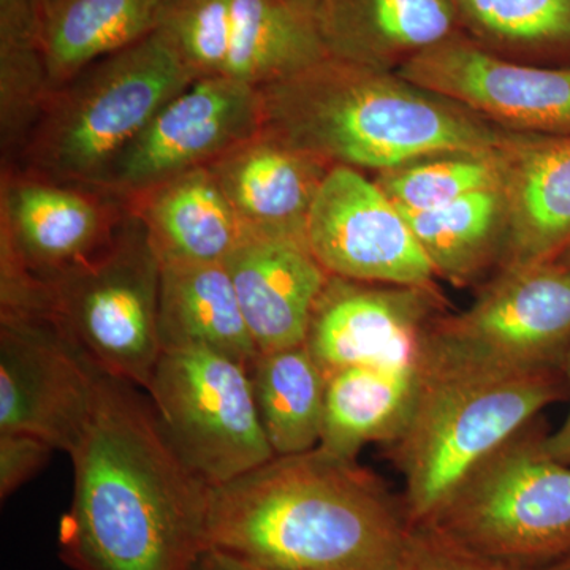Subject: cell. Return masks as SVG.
<instances>
[{"label":"cell","instance_id":"cell-1","mask_svg":"<svg viewBox=\"0 0 570 570\" xmlns=\"http://www.w3.org/2000/svg\"><path fill=\"white\" fill-rule=\"evenodd\" d=\"M73 463L59 557L73 570H194L209 485L176 455L151 401L102 376Z\"/></svg>","mask_w":570,"mask_h":570},{"label":"cell","instance_id":"cell-2","mask_svg":"<svg viewBox=\"0 0 570 570\" xmlns=\"http://www.w3.org/2000/svg\"><path fill=\"white\" fill-rule=\"evenodd\" d=\"M409 528L374 472L316 448L209 487L205 540L264 570H395Z\"/></svg>","mask_w":570,"mask_h":570},{"label":"cell","instance_id":"cell-3","mask_svg":"<svg viewBox=\"0 0 570 570\" xmlns=\"http://www.w3.org/2000/svg\"><path fill=\"white\" fill-rule=\"evenodd\" d=\"M261 92L265 130L360 171L379 174L433 154L499 153L512 134L397 71L333 58Z\"/></svg>","mask_w":570,"mask_h":570},{"label":"cell","instance_id":"cell-4","mask_svg":"<svg viewBox=\"0 0 570 570\" xmlns=\"http://www.w3.org/2000/svg\"><path fill=\"white\" fill-rule=\"evenodd\" d=\"M420 367L417 404L404 433L387 445L406 485L411 527L433 519L483 460L569 397L561 367Z\"/></svg>","mask_w":570,"mask_h":570},{"label":"cell","instance_id":"cell-5","mask_svg":"<svg viewBox=\"0 0 570 570\" xmlns=\"http://www.w3.org/2000/svg\"><path fill=\"white\" fill-rule=\"evenodd\" d=\"M195 80L157 29L55 89L14 168L100 189L124 149Z\"/></svg>","mask_w":570,"mask_h":570},{"label":"cell","instance_id":"cell-6","mask_svg":"<svg viewBox=\"0 0 570 570\" xmlns=\"http://www.w3.org/2000/svg\"><path fill=\"white\" fill-rule=\"evenodd\" d=\"M549 433L542 415L532 420L456 487L426 527L510 570L570 553V466L550 455Z\"/></svg>","mask_w":570,"mask_h":570},{"label":"cell","instance_id":"cell-7","mask_svg":"<svg viewBox=\"0 0 570 570\" xmlns=\"http://www.w3.org/2000/svg\"><path fill=\"white\" fill-rule=\"evenodd\" d=\"M160 276L148 228L129 206L99 253L45 281L48 316L100 373L146 392L163 352Z\"/></svg>","mask_w":570,"mask_h":570},{"label":"cell","instance_id":"cell-8","mask_svg":"<svg viewBox=\"0 0 570 570\" xmlns=\"http://www.w3.org/2000/svg\"><path fill=\"white\" fill-rule=\"evenodd\" d=\"M146 392L176 455L209 487L275 459L245 363L212 348H167Z\"/></svg>","mask_w":570,"mask_h":570},{"label":"cell","instance_id":"cell-9","mask_svg":"<svg viewBox=\"0 0 570 570\" xmlns=\"http://www.w3.org/2000/svg\"><path fill=\"white\" fill-rule=\"evenodd\" d=\"M570 346V268L557 262L502 266L472 305L428 328V366L561 367Z\"/></svg>","mask_w":570,"mask_h":570},{"label":"cell","instance_id":"cell-10","mask_svg":"<svg viewBox=\"0 0 570 570\" xmlns=\"http://www.w3.org/2000/svg\"><path fill=\"white\" fill-rule=\"evenodd\" d=\"M104 374L48 314H0V433L80 445Z\"/></svg>","mask_w":570,"mask_h":570},{"label":"cell","instance_id":"cell-11","mask_svg":"<svg viewBox=\"0 0 570 570\" xmlns=\"http://www.w3.org/2000/svg\"><path fill=\"white\" fill-rule=\"evenodd\" d=\"M264 129L261 88L198 78L154 116L118 157L100 189L122 198L208 167Z\"/></svg>","mask_w":570,"mask_h":570},{"label":"cell","instance_id":"cell-12","mask_svg":"<svg viewBox=\"0 0 570 570\" xmlns=\"http://www.w3.org/2000/svg\"><path fill=\"white\" fill-rule=\"evenodd\" d=\"M397 73L499 129L570 135V67L517 62L460 32Z\"/></svg>","mask_w":570,"mask_h":570},{"label":"cell","instance_id":"cell-13","mask_svg":"<svg viewBox=\"0 0 570 570\" xmlns=\"http://www.w3.org/2000/svg\"><path fill=\"white\" fill-rule=\"evenodd\" d=\"M311 253L330 276L434 287L438 276L400 208L374 179L335 165L306 223Z\"/></svg>","mask_w":570,"mask_h":570},{"label":"cell","instance_id":"cell-14","mask_svg":"<svg viewBox=\"0 0 570 570\" xmlns=\"http://www.w3.org/2000/svg\"><path fill=\"white\" fill-rule=\"evenodd\" d=\"M129 212L126 198L7 168L0 190V261L40 281L82 264Z\"/></svg>","mask_w":570,"mask_h":570},{"label":"cell","instance_id":"cell-15","mask_svg":"<svg viewBox=\"0 0 570 570\" xmlns=\"http://www.w3.org/2000/svg\"><path fill=\"white\" fill-rule=\"evenodd\" d=\"M448 302L434 287L330 276L307 328L306 347L325 377L344 367L417 358Z\"/></svg>","mask_w":570,"mask_h":570},{"label":"cell","instance_id":"cell-16","mask_svg":"<svg viewBox=\"0 0 570 570\" xmlns=\"http://www.w3.org/2000/svg\"><path fill=\"white\" fill-rule=\"evenodd\" d=\"M224 265L258 354L306 343L330 275L305 238L250 234Z\"/></svg>","mask_w":570,"mask_h":570},{"label":"cell","instance_id":"cell-17","mask_svg":"<svg viewBox=\"0 0 570 570\" xmlns=\"http://www.w3.org/2000/svg\"><path fill=\"white\" fill-rule=\"evenodd\" d=\"M335 165L262 129L208 165L249 234L306 239V223Z\"/></svg>","mask_w":570,"mask_h":570},{"label":"cell","instance_id":"cell-18","mask_svg":"<svg viewBox=\"0 0 570 570\" xmlns=\"http://www.w3.org/2000/svg\"><path fill=\"white\" fill-rule=\"evenodd\" d=\"M501 163L508 242L499 268L553 261L570 245V135L512 132Z\"/></svg>","mask_w":570,"mask_h":570},{"label":"cell","instance_id":"cell-19","mask_svg":"<svg viewBox=\"0 0 570 570\" xmlns=\"http://www.w3.org/2000/svg\"><path fill=\"white\" fill-rule=\"evenodd\" d=\"M328 58L397 71L463 32L453 0H313Z\"/></svg>","mask_w":570,"mask_h":570},{"label":"cell","instance_id":"cell-20","mask_svg":"<svg viewBox=\"0 0 570 570\" xmlns=\"http://www.w3.org/2000/svg\"><path fill=\"white\" fill-rule=\"evenodd\" d=\"M126 200L148 228L160 262L224 264L250 235L208 167L174 176Z\"/></svg>","mask_w":570,"mask_h":570},{"label":"cell","instance_id":"cell-21","mask_svg":"<svg viewBox=\"0 0 570 570\" xmlns=\"http://www.w3.org/2000/svg\"><path fill=\"white\" fill-rule=\"evenodd\" d=\"M419 356L344 367L326 377L318 449L340 459L356 460L367 444H393L406 430L417 404L422 387Z\"/></svg>","mask_w":570,"mask_h":570},{"label":"cell","instance_id":"cell-22","mask_svg":"<svg viewBox=\"0 0 570 570\" xmlns=\"http://www.w3.org/2000/svg\"><path fill=\"white\" fill-rule=\"evenodd\" d=\"M160 347H204L249 366L258 355L223 262H163Z\"/></svg>","mask_w":570,"mask_h":570},{"label":"cell","instance_id":"cell-23","mask_svg":"<svg viewBox=\"0 0 570 570\" xmlns=\"http://www.w3.org/2000/svg\"><path fill=\"white\" fill-rule=\"evenodd\" d=\"M174 0H47L41 45L52 89L156 32Z\"/></svg>","mask_w":570,"mask_h":570},{"label":"cell","instance_id":"cell-24","mask_svg":"<svg viewBox=\"0 0 570 570\" xmlns=\"http://www.w3.org/2000/svg\"><path fill=\"white\" fill-rule=\"evenodd\" d=\"M325 58L313 0H234L224 77L264 88Z\"/></svg>","mask_w":570,"mask_h":570},{"label":"cell","instance_id":"cell-25","mask_svg":"<svg viewBox=\"0 0 570 570\" xmlns=\"http://www.w3.org/2000/svg\"><path fill=\"white\" fill-rule=\"evenodd\" d=\"M401 213L438 279L466 287L501 266L508 242V202L501 186L426 212Z\"/></svg>","mask_w":570,"mask_h":570},{"label":"cell","instance_id":"cell-26","mask_svg":"<svg viewBox=\"0 0 570 570\" xmlns=\"http://www.w3.org/2000/svg\"><path fill=\"white\" fill-rule=\"evenodd\" d=\"M247 371L258 417L276 456L318 448L326 377L306 344L262 352Z\"/></svg>","mask_w":570,"mask_h":570},{"label":"cell","instance_id":"cell-27","mask_svg":"<svg viewBox=\"0 0 570 570\" xmlns=\"http://www.w3.org/2000/svg\"><path fill=\"white\" fill-rule=\"evenodd\" d=\"M55 92L36 0H0V149L17 167Z\"/></svg>","mask_w":570,"mask_h":570},{"label":"cell","instance_id":"cell-28","mask_svg":"<svg viewBox=\"0 0 570 570\" xmlns=\"http://www.w3.org/2000/svg\"><path fill=\"white\" fill-rule=\"evenodd\" d=\"M461 29L498 55L570 62V0H453Z\"/></svg>","mask_w":570,"mask_h":570},{"label":"cell","instance_id":"cell-29","mask_svg":"<svg viewBox=\"0 0 570 570\" xmlns=\"http://www.w3.org/2000/svg\"><path fill=\"white\" fill-rule=\"evenodd\" d=\"M502 149L493 154H433L379 171L373 179L401 212H426L502 186Z\"/></svg>","mask_w":570,"mask_h":570},{"label":"cell","instance_id":"cell-30","mask_svg":"<svg viewBox=\"0 0 570 570\" xmlns=\"http://www.w3.org/2000/svg\"><path fill=\"white\" fill-rule=\"evenodd\" d=\"M234 0H174L160 31L197 78L224 77L232 43Z\"/></svg>","mask_w":570,"mask_h":570},{"label":"cell","instance_id":"cell-31","mask_svg":"<svg viewBox=\"0 0 570 570\" xmlns=\"http://www.w3.org/2000/svg\"><path fill=\"white\" fill-rule=\"evenodd\" d=\"M395 570H510L472 553L434 528H409L403 553Z\"/></svg>","mask_w":570,"mask_h":570},{"label":"cell","instance_id":"cell-32","mask_svg":"<svg viewBox=\"0 0 570 570\" xmlns=\"http://www.w3.org/2000/svg\"><path fill=\"white\" fill-rule=\"evenodd\" d=\"M55 449L28 433H0V498L6 501L45 468Z\"/></svg>","mask_w":570,"mask_h":570},{"label":"cell","instance_id":"cell-33","mask_svg":"<svg viewBox=\"0 0 570 570\" xmlns=\"http://www.w3.org/2000/svg\"><path fill=\"white\" fill-rule=\"evenodd\" d=\"M562 374H564L566 384H568L569 404H570V346L566 352L564 360L561 365ZM547 450L554 460L561 461V463L570 466V406L568 415H566L564 422L557 431H550L547 436Z\"/></svg>","mask_w":570,"mask_h":570},{"label":"cell","instance_id":"cell-34","mask_svg":"<svg viewBox=\"0 0 570 570\" xmlns=\"http://www.w3.org/2000/svg\"><path fill=\"white\" fill-rule=\"evenodd\" d=\"M194 570H264L255 568V566L247 564L245 561L236 560L230 554H225L223 551L214 549H206L198 558L197 564Z\"/></svg>","mask_w":570,"mask_h":570},{"label":"cell","instance_id":"cell-35","mask_svg":"<svg viewBox=\"0 0 570 570\" xmlns=\"http://www.w3.org/2000/svg\"><path fill=\"white\" fill-rule=\"evenodd\" d=\"M528 570H570V553L560 560L549 562V564L540 566V568L528 569Z\"/></svg>","mask_w":570,"mask_h":570},{"label":"cell","instance_id":"cell-36","mask_svg":"<svg viewBox=\"0 0 570 570\" xmlns=\"http://www.w3.org/2000/svg\"><path fill=\"white\" fill-rule=\"evenodd\" d=\"M551 262H557V264L566 266V268H570V245L564 247V249H562L561 253Z\"/></svg>","mask_w":570,"mask_h":570},{"label":"cell","instance_id":"cell-37","mask_svg":"<svg viewBox=\"0 0 570 570\" xmlns=\"http://www.w3.org/2000/svg\"><path fill=\"white\" fill-rule=\"evenodd\" d=\"M36 2H37V6H39V7H40V6H41V3L47 2V0H36Z\"/></svg>","mask_w":570,"mask_h":570}]
</instances>
